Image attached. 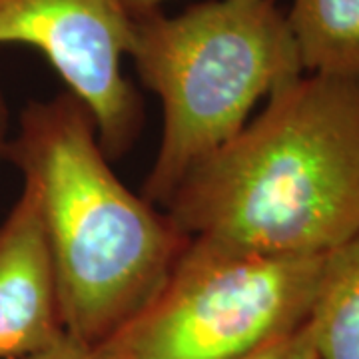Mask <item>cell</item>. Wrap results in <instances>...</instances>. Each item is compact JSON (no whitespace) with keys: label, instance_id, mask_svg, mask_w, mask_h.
Returning <instances> with one entry per match:
<instances>
[{"label":"cell","instance_id":"obj_5","mask_svg":"<svg viewBox=\"0 0 359 359\" xmlns=\"http://www.w3.org/2000/svg\"><path fill=\"white\" fill-rule=\"evenodd\" d=\"M134 16L124 0H0V44H25L44 54L96 122L110 160L134 146L142 100L122 60Z\"/></svg>","mask_w":359,"mask_h":359},{"label":"cell","instance_id":"obj_1","mask_svg":"<svg viewBox=\"0 0 359 359\" xmlns=\"http://www.w3.org/2000/svg\"><path fill=\"white\" fill-rule=\"evenodd\" d=\"M164 210L188 238L262 256H321L359 236V72L283 82Z\"/></svg>","mask_w":359,"mask_h":359},{"label":"cell","instance_id":"obj_2","mask_svg":"<svg viewBox=\"0 0 359 359\" xmlns=\"http://www.w3.org/2000/svg\"><path fill=\"white\" fill-rule=\"evenodd\" d=\"M6 160L36 196L66 334L102 344L154 297L190 238L116 176L72 92L26 106Z\"/></svg>","mask_w":359,"mask_h":359},{"label":"cell","instance_id":"obj_3","mask_svg":"<svg viewBox=\"0 0 359 359\" xmlns=\"http://www.w3.org/2000/svg\"><path fill=\"white\" fill-rule=\"evenodd\" d=\"M128 56L162 104V138L142 196L164 208L194 166L242 132L259 98L304 72L276 0L136 14Z\"/></svg>","mask_w":359,"mask_h":359},{"label":"cell","instance_id":"obj_12","mask_svg":"<svg viewBox=\"0 0 359 359\" xmlns=\"http://www.w3.org/2000/svg\"><path fill=\"white\" fill-rule=\"evenodd\" d=\"M128 11L132 13V16L136 14L150 13V11H158V6L164 2V0H124Z\"/></svg>","mask_w":359,"mask_h":359},{"label":"cell","instance_id":"obj_7","mask_svg":"<svg viewBox=\"0 0 359 359\" xmlns=\"http://www.w3.org/2000/svg\"><path fill=\"white\" fill-rule=\"evenodd\" d=\"M308 321L320 359H359V236L323 254Z\"/></svg>","mask_w":359,"mask_h":359},{"label":"cell","instance_id":"obj_10","mask_svg":"<svg viewBox=\"0 0 359 359\" xmlns=\"http://www.w3.org/2000/svg\"><path fill=\"white\" fill-rule=\"evenodd\" d=\"M18 359H94V353H92V347L74 339L72 335L65 334L52 346Z\"/></svg>","mask_w":359,"mask_h":359},{"label":"cell","instance_id":"obj_6","mask_svg":"<svg viewBox=\"0 0 359 359\" xmlns=\"http://www.w3.org/2000/svg\"><path fill=\"white\" fill-rule=\"evenodd\" d=\"M66 334L50 248L34 192L22 184L0 222V359H18Z\"/></svg>","mask_w":359,"mask_h":359},{"label":"cell","instance_id":"obj_11","mask_svg":"<svg viewBox=\"0 0 359 359\" xmlns=\"http://www.w3.org/2000/svg\"><path fill=\"white\" fill-rule=\"evenodd\" d=\"M8 140H11V134H8V106H6L4 94L0 90V162L6 160Z\"/></svg>","mask_w":359,"mask_h":359},{"label":"cell","instance_id":"obj_4","mask_svg":"<svg viewBox=\"0 0 359 359\" xmlns=\"http://www.w3.org/2000/svg\"><path fill=\"white\" fill-rule=\"evenodd\" d=\"M321 256H262L190 238L166 282L94 359H242L309 320Z\"/></svg>","mask_w":359,"mask_h":359},{"label":"cell","instance_id":"obj_8","mask_svg":"<svg viewBox=\"0 0 359 359\" xmlns=\"http://www.w3.org/2000/svg\"><path fill=\"white\" fill-rule=\"evenodd\" d=\"M285 16L304 70L358 74L359 0H292Z\"/></svg>","mask_w":359,"mask_h":359},{"label":"cell","instance_id":"obj_9","mask_svg":"<svg viewBox=\"0 0 359 359\" xmlns=\"http://www.w3.org/2000/svg\"><path fill=\"white\" fill-rule=\"evenodd\" d=\"M242 359H320V353L313 339V330L309 321H306L292 334L269 341Z\"/></svg>","mask_w":359,"mask_h":359}]
</instances>
